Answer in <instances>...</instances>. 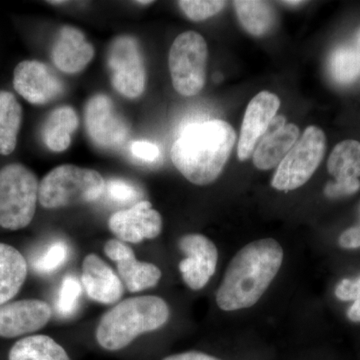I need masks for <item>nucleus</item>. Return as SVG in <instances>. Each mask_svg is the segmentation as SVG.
Segmentation results:
<instances>
[{
  "label": "nucleus",
  "mask_w": 360,
  "mask_h": 360,
  "mask_svg": "<svg viewBox=\"0 0 360 360\" xmlns=\"http://www.w3.org/2000/svg\"><path fill=\"white\" fill-rule=\"evenodd\" d=\"M338 245L343 250L360 248V224L343 231L338 238Z\"/></svg>",
  "instance_id": "473e14b6"
},
{
  "label": "nucleus",
  "mask_w": 360,
  "mask_h": 360,
  "mask_svg": "<svg viewBox=\"0 0 360 360\" xmlns=\"http://www.w3.org/2000/svg\"><path fill=\"white\" fill-rule=\"evenodd\" d=\"M181 11L193 21H203L219 13L226 6L222 0H180Z\"/></svg>",
  "instance_id": "cd10ccee"
},
{
  "label": "nucleus",
  "mask_w": 360,
  "mask_h": 360,
  "mask_svg": "<svg viewBox=\"0 0 360 360\" xmlns=\"http://www.w3.org/2000/svg\"><path fill=\"white\" fill-rule=\"evenodd\" d=\"M300 139V129L293 123H286L283 129L264 137L253 153V165L260 170L278 167L290 149Z\"/></svg>",
  "instance_id": "a211bd4d"
},
{
  "label": "nucleus",
  "mask_w": 360,
  "mask_h": 360,
  "mask_svg": "<svg viewBox=\"0 0 360 360\" xmlns=\"http://www.w3.org/2000/svg\"><path fill=\"white\" fill-rule=\"evenodd\" d=\"M236 141V131L224 120L191 123L180 132L170 155L188 181L207 186L221 174Z\"/></svg>",
  "instance_id": "f03ea898"
},
{
  "label": "nucleus",
  "mask_w": 360,
  "mask_h": 360,
  "mask_svg": "<svg viewBox=\"0 0 360 360\" xmlns=\"http://www.w3.org/2000/svg\"><path fill=\"white\" fill-rule=\"evenodd\" d=\"M360 189V180L343 179L329 181L324 187V194L331 200L343 198V196L352 195Z\"/></svg>",
  "instance_id": "c756f323"
},
{
  "label": "nucleus",
  "mask_w": 360,
  "mask_h": 360,
  "mask_svg": "<svg viewBox=\"0 0 360 360\" xmlns=\"http://www.w3.org/2000/svg\"><path fill=\"white\" fill-rule=\"evenodd\" d=\"M283 262V250L274 238L248 243L232 258L217 292L224 311L248 309L264 295Z\"/></svg>",
  "instance_id": "f257e3e1"
},
{
  "label": "nucleus",
  "mask_w": 360,
  "mask_h": 360,
  "mask_svg": "<svg viewBox=\"0 0 360 360\" xmlns=\"http://www.w3.org/2000/svg\"><path fill=\"white\" fill-rule=\"evenodd\" d=\"M13 87L28 103L44 105L65 91V84L49 65L39 60H23L13 71Z\"/></svg>",
  "instance_id": "9d476101"
},
{
  "label": "nucleus",
  "mask_w": 360,
  "mask_h": 360,
  "mask_svg": "<svg viewBox=\"0 0 360 360\" xmlns=\"http://www.w3.org/2000/svg\"><path fill=\"white\" fill-rule=\"evenodd\" d=\"M132 155L146 162H153L160 156V149L153 142L139 141L132 142L130 146Z\"/></svg>",
  "instance_id": "2f4dec72"
},
{
  "label": "nucleus",
  "mask_w": 360,
  "mask_h": 360,
  "mask_svg": "<svg viewBox=\"0 0 360 360\" xmlns=\"http://www.w3.org/2000/svg\"><path fill=\"white\" fill-rule=\"evenodd\" d=\"M39 182L37 175L21 163L0 169V226L20 231L30 224L37 212Z\"/></svg>",
  "instance_id": "39448f33"
},
{
  "label": "nucleus",
  "mask_w": 360,
  "mask_h": 360,
  "mask_svg": "<svg viewBox=\"0 0 360 360\" xmlns=\"http://www.w3.org/2000/svg\"><path fill=\"white\" fill-rule=\"evenodd\" d=\"M347 317L350 321L359 323L360 322V297L355 300L347 310Z\"/></svg>",
  "instance_id": "c9c22d12"
},
{
  "label": "nucleus",
  "mask_w": 360,
  "mask_h": 360,
  "mask_svg": "<svg viewBox=\"0 0 360 360\" xmlns=\"http://www.w3.org/2000/svg\"><path fill=\"white\" fill-rule=\"evenodd\" d=\"M179 245L186 255L179 264L182 279L191 290H202L217 269L219 259L217 246L210 238L198 233L182 236Z\"/></svg>",
  "instance_id": "9b49d317"
},
{
  "label": "nucleus",
  "mask_w": 360,
  "mask_h": 360,
  "mask_svg": "<svg viewBox=\"0 0 360 360\" xmlns=\"http://www.w3.org/2000/svg\"><path fill=\"white\" fill-rule=\"evenodd\" d=\"M286 125V120L283 115H276L274 117V120H271L269 127H267L266 131L262 139L264 137L270 136V135L276 134V132L279 131L281 129H283ZM260 142V141H259Z\"/></svg>",
  "instance_id": "f704fd0d"
},
{
  "label": "nucleus",
  "mask_w": 360,
  "mask_h": 360,
  "mask_svg": "<svg viewBox=\"0 0 360 360\" xmlns=\"http://www.w3.org/2000/svg\"><path fill=\"white\" fill-rule=\"evenodd\" d=\"M326 148L324 132L314 125L307 127L277 167L272 187L276 191H291L304 186L323 160Z\"/></svg>",
  "instance_id": "0eeeda50"
},
{
  "label": "nucleus",
  "mask_w": 360,
  "mask_h": 360,
  "mask_svg": "<svg viewBox=\"0 0 360 360\" xmlns=\"http://www.w3.org/2000/svg\"><path fill=\"white\" fill-rule=\"evenodd\" d=\"M84 120L90 141L98 148L120 150L129 141V122L105 94H96L89 99L85 106Z\"/></svg>",
  "instance_id": "1a4fd4ad"
},
{
  "label": "nucleus",
  "mask_w": 360,
  "mask_h": 360,
  "mask_svg": "<svg viewBox=\"0 0 360 360\" xmlns=\"http://www.w3.org/2000/svg\"><path fill=\"white\" fill-rule=\"evenodd\" d=\"M328 170L335 180L359 179L360 177V142L347 139L331 151Z\"/></svg>",
  "instance_id": "b1692460"
},
{
  "label": "nucleus",
  "mask_w": 360,
  "mask_h": 360,
  "mask_svg": "<svg viewBox=\"0 0 360 360\" xmlns=\"http://www.w3.org/2000/svg\"><path fill=\"white\" fill-rule=\"evenodd\" d=\"M162 360H220L212 355L198 352H187L182 354L170 355Z\"/></svg>",
  "instance_id": "72a5a7b5"
},
{
  "label": "nucleus",
  "mask_w": 360,
  "mask_h": 360,
  "mask_svg": "<svg viewBox=\"0 0 360 360\" xmlns=\"http://www.w3.org/2000/svg\"><path fill=\"white\" fill-rule=\"evenodd\" d=\"M82 288L90 300L112 304L122 297L124 286L120 276L98 255H86L82 262Z\"/></svg>",
  "instance_id": "f3484780"
},
{
  "label": "nucleus",
  "mask_w": 360,
  "mask_h": 360,
  "mask_svg": "<svg viewBox=\"0 0 360 360\" xmlns=\"http://www.w3.org/2000/svg\"><path fill=\"white\" fill-rule=\"evenodd\" d=\"M208 51L205 39L195 32H186L175 39L168 56L172 84L184 96H193L203 89Z\"/></svg>",
  "instance_id": "423d86ee"
},
{
  "label": "nucleus",
  "mask_w": 360,
  "mask_h": 360,
  "mask_svg": "<svg viewBox=\"0 0 360 360\" xmlns=\"http://www.w3.org/2000/svg\"><path fill=\"white\" fill-rule=\"evenodd\" d=\"M279 108L281 99L266 90L251 99L241 125L238 148L239 160L245 161L253 155Z\"/></svg>",
  "instance_id": "ddd939ff"
},
{
  "label": "nucleus",
  "mask_w": 360,
  "mask_h": 360,
  "mask_svg": "<svg viewBox=\"0 0 360 360\" xmlns=\"http://www.w3.org/2000/svg\"><path fill=\"white\" fill-rule=\"evenodd\" d=\"M68 257V245L63 241H56L33 262V269L39 274H52L65 264Z\"/></svg>",
  "instance_id": "bb28decb"
},
{
  "label": "nucleus",
  "mask_w": 360,
  "mask_h": 360,
  "mask_svg": "<svg viewBox=\"0 0 360 360\" xmlns=\"http://www.w3.org/2000/svg\"><path fill=\"white\" fill-rule=\"evenodd\" d=\"M335 296L341 302H354L360 297V276L356 279L343 278L335 288Z\"/></svg>",
  "instance_id": "7c9ffc66"
},
{
  "label": "nucleus",
  "mask_w": 360,
  "mask_h": 360,
  "mask_svg": "<svg viewBox=\"0 0 360 360\" xmlns=\"http://www.w3.org/2000/svg\"><path fill=\"white\" fill-rule=\"evenodd\" d=\"M356 45L357 47H359V49H360V30L359 32V34H357V37H356Z\"/></svg>",
  "instance_id": "58836bf2"
},
{
  "label": "nucleus",
  "mask_w": 360,
  "mask_h": 360,
  "mask_svg": "<svg viewBox=\"0 0 360 360\" xmlns=\"http://www.w3.org/2000/svg\"><path fill=\"white\" fill-rule=\"evenodd\" d=\"M281 4H288V6H300V4H303V2L302 1H283V2H281Z\"/></svg>",
  "instance_id": "e433bc0d"
},
{
  "label": "nucleus",
  "mask_w": 360,
  "mask_h": 360,
  "mask_svg": "<svg viewBox=\"0 0 360 360\" xmlns=\"http://www.w3.org/2000/svg\"><path fill=\"white\" fill-rule=\"evenodd\" d=\"M111 84L127 98H139L146 91V70L141 45L134 37L122 35L113 39L108 54Z\"/></svg>",
  "instance_id": "6e6552de"
},
{
  "label": "nucleus",
  "mask_w": 360,
  "mask_h": 360,
  "mask_svg": "<svg viewBox=\"0 0 360 360\" xmlns=\"http://www.w3.org/2000/svg\"><path fill=\"white\" fill-rule=\"evenodd\" d=\"M103 251L117 264L120 278L130 292L146 290L160 283V269L153 264L137 260L132 248L120 239L108 240Z\"/></svg>",
  "instance_id": "2eb2a0df"
},
{
  "label": "nucleus",
  "mask_w": 360,
  "mask_h": 360,
  "mask_svg": "<svg viewBox=\"0 0 360 360\" xmlns=\"http://www.w3.org/2000/svg\"><path fill=\"white\" fill-rule=\"evenodd\" d=\"M328 71L338 84H352L360 77V49L356 45H341L329 56Z\"/></svg>",
  "instance_id": "393cba45"
},
{
  "label": "nucleus",
  "mask_w": 360,
  "mask_h": 360,
  "mask_svg": "<svg viewBox=\"0 0 360 360\" xmlns=\"http://www.w3.org/2000/svg\"><path fill=\"white\" fill-rule=\"evenodd\" d=\"M78 124L79 120L75 108L60 106L52 110L45 120L41 130L42 141L51 151L63 153L70 148Z\"/></svg>",
  "instance_id": "6ab92c4d"
},
{
  "label": "nucleus",
  "mask_w": 360,
  "mask_h": 360,
  "mask_svg": "<svg viewBox=\"0 0 360 360\" xmlns=\"http://www.w3.org/2000/svg\"><path fill=\"white\" fill-rule=\"evenodd\" d=\"M8 360H70L65 348L47 335L26 336L14 343Z\"/></svg>",
  "instance_id": "5701e85b"
},
{
  "label": "nucleus",
  "mask_w": 360,
  "mask_h": 360,
  "mask_svg": "<svg viewBox=\"0 0 360 360\" xmlns=\"http://www.w3.org/2000/svg\"><path fill=\"white\" fill-rule=\"evenodd\" d=\"M27 276V262L13 246L0 243V305L20 292Z\"/></svg>",
  "instance_id": "aec40b11"
},
{
  "label": "nucleus",
  "mask_w": 360,
  "mask_h": 360,
  "mask_svg": "<svg viewBox=\"0 0 360 360\" xmlns=\"http://www.w3.org/2000/svg\"><path fill=\"white\" fill-rule=\"evenodd\" d=\"M169 314L167 303L158 296L122 300L101 317L96 328L97 342L108 352H117L139 335L162 328Z\"/></svg>",
  "instance_id": "7ed1b4c3"
},
{
  "label": "nucleus",
  "mask_w": 360,
  "mask_h": 360,
  "mask_svg": "<svg viewBox=\"0 0 360 360\" xmlns=\"http://www.w3.org/2000/svg\"><path fill=\"white\" fill-rule=\"evenodd\" d=\"M233 6L239 22L253 37H264L276 23V11L269 2L236 0Z\"/></svg>",
  "instance_id": "4be33fe9"
},
{
  "label": "nucleus",
  "mask_w": 360,
  "mask_h": 360,
  "mask_svg": "<svg viewBox=\"0 0 360 360\" xmlns=\"http://www.w3.org/2000/svg\"><path fill=\"white\" fill-rule=\"evenodd\" d=\"M82 293V284L77 277L65 276L59 288L56 311L61 316H70L77 311Z\"/></svg>",
  "instance_id": "a878e982"
},
{
  "label": "nucleus",
  "mask_w": 360,
  "mask_h": 360,
  "mask_svg": "<svg viewBox=\"0 0 360 360\" xmlns=\"http://www.w3.org/2000/svg\"><path fill=\"white\" fill-rule=\"evenodd\" d=\"M110 231L123 243H139L158 238L162 231V217L149 201L142 200L129 210L111 215Z\"/></svg>",
  "instance_id": "f8f14e48"
},
{
  "label": "nucleus",
  "mask_w": 360,
  "mask_h": 360,
  "mask_svg": "<svg viewBox=\"0 0 360 360\" xmlns=\"http://www.w3.org/2000/svg\"><path fill=\"white\" fill-rule=\"evenodd\" d=\"M359 217H360V205H359Z\"/></svg>",
  "instance_id": "ea45409f"
},
{
  "label": "nucleus",
  "mask_w": 360,
  "mask_h": 360,
  "mask_svg": "<svg viewBox=\"0 0 360 360\" xmlns=\"http://www.w3.org/2000/svg\"><path fill=\"white\" fill-rule=\"evenodd\" d=\"M105 191L111 200L120 203H129L137 198V191L131 184L122 179H110L106 184Z\"/></svg>",
  "instance_id": "c85d7f7f"
},
{
  "label": "nucleus",
  "mask_w": 360,
  "mask_h": 360,
  "mask_svg": "<svg viewBox=\"0 0 360 360\" xmlns=\"http://www.w3.org/2000/svg\"><path fill=\"white\" fill-rule=\"evenodd\" d=\"M136 4H141V6H149V4H153V1H135Z\"/></svg>",
  "instance_id": "4c0bfd02"
},
{
  "label": "nucleus",
  "mask_w": 360,
  "mask_h": 360,
  "mask_svg": "<svg viewBox=\"0 0 360 360\" xmlns=\"http://www.w3.org/2000/svg\"><path fill=\"white\" fill-rule=\"evenodd\" d=\"M22 117V108L15 96L0 90V155H9L15 150Z\"/></svg>",
  "instance_id": "412c9836"
},
{
  "label": "nucleus",
  "mask_w": 360,
  "mask_h": 360,
  "mask_svg": "<svg viewBox=\"0 0 360 360\" xmlns=\"http://www.w3.org/2000/svg\"><path fill=\"white\" fill-rule=\"evenodd\" d=\"M105 187V180L96 170L59 165L40 181L39 201L47 210L94 202L103 195Z\"/></svg>",
  "instance_id": "20e7f679"
},
{
  "label": "nucleus",
  "mask_w": 360,
  "mask_h": 360,
  "mask_svg": "<svg viewBox=\"0 0 360 360\" xmlns=\"http://www.w3.org/2000/svg\"><path fill=\"white\" fill-rule=\"evenodd\" d=\"M52 309L40 300H23L0 305V338H14L35 333L51 321Z\"/></svg>",
  "instance_id": "4468645a"
},
{
  "label": "nucleus",
  "mask_w": 360,
  "mask_h": 360,
  "mask_svg": "<svg viewBox=\"0 0 360 360\" xmlns=\"http://www.w3.org/2000/svg\"><path fill=\"white\" fill-rule=\"evenodd\" d=\"M94 47L82 30L73 26H63L58 30L51 49L54 65L63 72L75 75L91 63Z\"/></svg>",
  "instance_id": "dca6fc26"
}]
</instances>
